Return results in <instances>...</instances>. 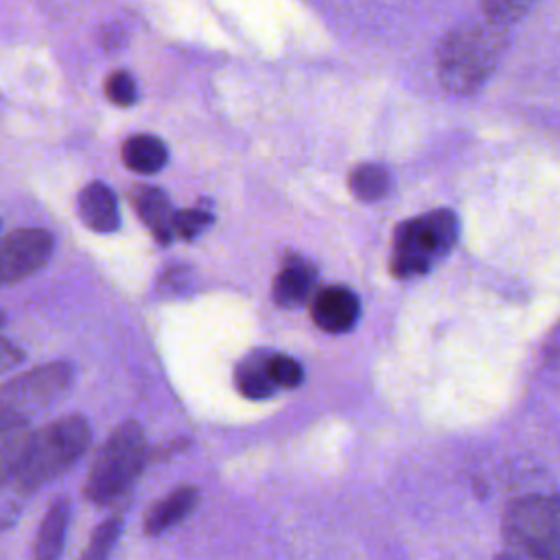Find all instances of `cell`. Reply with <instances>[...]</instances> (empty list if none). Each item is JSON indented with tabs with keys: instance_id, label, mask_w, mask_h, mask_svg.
<instances>
[{
	"instance_id": "277c9868",
	"label": "cell",
	"mask_w": 560,
	"mask_h": 560,
	"mask_svg": "<svg viewBox=\"0 0 560 560\" xmlns=\"http://www.w3.org/2000/svg\"><path fill=\"white\" fill-rule=\"evenodd\" d=\"M457 243V217L440 208L400 223L394 232L389 269L396 278H413L438 265Z\"/></svg>"
},
{
	"instance_id": "484cf974",
	"label": "cell",
	"mask_w": 560,
	"mask_h": 560,
	"mask_svg": "<svg viewBox=\"0 0 560 560\" xmlns=\"http://www.w3.org/2000/svg\"><path fill=\"white\" fill-rule=\"evenodd\" d=\"M0 228H2V221H0Z\"/></svg>"
},
{
	"instance_id": "ac0fdd59",
	"label": "cell",
	"mask_w": 560,
	"mask_h": 560,
	"mask_svg": "<svg viewBox=\"0 0 560 560\" xmlns=\"http://www.w3.org/2000/svg\"><path fill=\"white\" fill-rule=\"evenodd\" d=\"M120 532H122L120 516H109L103 523H98L96 529L92 532L83 553L79 556V560H109L112 551L120 538Z\"/></svg>"
},
{
	"instance_id": "cb8c5ba5",
	"label": "cell",
	"mask_w": 560,
	"mask_h": 560,
	"mask_svg": "<svg viewBox=\"0 0 560 560\" xmlns=\"http://www.w3.org/2000/svg\"><path fill=\"white\" fill-rule=\"evenodd\" d=\"M22 361H24V350L11 339L0 337V374L9 372L11 368H18Z\"/></svg>"
},
{
	"instance_id": "e0dca14e",
	"label": "cell",
	"mask_w": 560,
	"mask_h": 560,
	"mask_svg": "<svg viewBox=\"0 0 560 560\" xmlns=\"http://www.w3.org/2000/svg\"><path fill=\"white\" fill-rule=\"evenodd\" d=\"M350 190L361 201H378L392 190V175L381 164H361L350 173Z\"/></svg>"
},
{
	"instance_id": "52a82bcc",
	"label": "cell",
	"mask_w": 560,
	"mask_h": 560,
	"mask_svg": "<svg viewBox=\"0 0 560 560\" xmlns=\"http://www.w3.org/2000/svg\"><path fill=\"white\" fill-rule=\"evenodd\" d=\"M55 236L44 228H18L0 236V284H20L48 265Z\"/></svg>"
},
{
	"instance_id": "7c38bea8",
	"label": "cell",
	"mask_w": 560,
	"mask_h": 560,
	"mask_svg": "<svg viewBox=\"0 0 560 560\" xmlns=\"http://www.w3.org/2000/svg\"><path fill=\"white\" fill-rule=\"evenodd\" d=\"M31 438L33 429L28 418L0 411V488L15 477Z\"/></svg>"
},
{
	"instance_id": "8fae6325",
	"label": "cell",
	"mask_w": 560,
	"mask_h": 560,
	"mask_svg": "<svg viewBox=\"0 0 560 560\" xmlns=\"http://www.w3.org/2000/svg\"><path fill=\"white\" fill-rule=\"evenodd\" d=\"M70 499L68 497H57L39 527L33 540V560H59L66 547V536H68V525H70Z\"/></svg>"
},
{
	"instance_id": "2e32d148",
	"label": "cell",
	"mask_w": 560,
	"mask_h": 560,
	"mask_svg": "<svg viewBox=\"0 0 560 560\" xmlns=\"http://www.w3.org/2000/svg\"><path fill=\"white\" fill-rule=\"evenodd\" d=\"M122 162L129 171L140 173V175H153L162 171L168 162V149L166 144L149 133H138L131 136L122 142L120 149Z\"/></svg>"
},
{
	"instance_id": "5bb4252c",
	"label": "cell",
	"mask_w": 560,
	"mask_h": 560,
	"mask_svg": "<svg viewBox=\"0 0 560 560\" xmlns=\"http://www.w3.org/2000/svg\"><path fill=\"white\" fill-rule=\"evenodd\" d=\"M199 490L195 486H182L173 492H168L164 499L151 505V510L144 516V532L149 536H158L173 525L182 523L197 505Z\"/></svg>"
},
{
	"instance_id": "4fadbf2b",
	"label": "cell",
	"mask_w": 560,
	"mask_h": 560,
	"mask_svg": "<svg viewBox=\"0 0 560 560\" xmlns=\"http://www.w3.org/2000/svg\"><path fill=\"white\" fill-rule=\"evenodd\" d=\"M131 199H133V208H136L138 217L151 230L153 238L160 245L171 243L175 210H173L166 192L160 188H153V186H140L133 190Z\"/></svg>"
},
{
	"instance_id": "ba28073f",
	"label": "cell",
	"mask_w": 560,
	"mask_h": 560,
	"mask_svg": "<svg viewBox=\"0 0 560 560\" xmlns=\"http://www.w3.org/2000/svg\"><path fill=\"white\" fill-rule=\"evenodd\" d=\"M308 302L315 326L330 335L348 332L361 315L359 298L346 287H324L315 291Z\"/></svg>"
},
{
	"instance_id": "d6986e66",
	"label": "cell",
	"mask_w": 560,
	"mask_h": 560,
	"mask_svg": "<svg viewBox=\"0 0 560 560\" xmlns=\"http://www.w3.org/2000/svg\"><path fill=\"white\" fill-rule=\"evenodd\" d=\"M534 4H536V0H481V13H483V18L510 28Z\"/></svg>"
},
{
	"instance_id": "3957f363",
	"label": "cell",
	"mask_w": 560,
	"mask_h": 560,
	"mask_svg": "<svg viewBox=\"0 0 560 560\" xmlns=\"http://www.w3.org/2000/svg\"><path fill=\"white\" fill-rule=\"evenodd\" d=\"M149 459L144 429L136 420L118 424L105 444L83 483V497L94 505H105L131 488Z\"/></svg>"
},
{
	"instance_id": "ffe728a7",
	"label": "cell",
	"mask_w": 560,
	"mask_h": 560,
	"mask_svg": "<svg viewBox=\"0 0 560 560\" xmlns=\"http://www.w3.org/2000/svg\"><path fill=\"white\" fill-rule=\"evenodd\" d=\"M212 225V214L201 208H188V210H175L173 217V236L192 241L197 238L206 228Z\"/></svg>"
},
{
	"instance_id": "6da1fadb",
	"label": "cell",
	"mask_w": 560,
	"mask_h": 560,
	"mask_svg": "<svg viewBox=\"0 0 560 560\" xmlns=\"http://www.w3.org/2000/svg\"><path fill=\"white\" fill-rule=\"evenodd\" d=\"M508 26L488 18L451 28L435 50V70L442 88L453 96L475 94L492 74L508 48Z\"/></svg>"
},
{
	"instance_id": "5b68a950",
	"label": "cell",
	"mask_w": 560,
	"mask_h": 560,
	"mask_svg": "<svg viewBox=\"0 0 560 560\" xmlns=\"http://www.w3.org/2000/svg\"><path fill=\"white\" fill-rule=\"evenodd\" d=\"M503 534L516 560H560V505L556 497L525 494L508 503Z\"/></svg>"
},
{
	"instance_id": "7a4b0ae2",
	"label": "cell",
	"mask_w": 560,
	"mask_h": 560,
	"mask_svg": "<svg viewBox=\"0 0 560 560\" xmlns=\"http://www.w3.org/2000/svg\"><path fill=\"white\" fill-rule=\"evenodd\" d=\"M92 429L81 413H68L48 422L39 431H33L26 455L9 486L26 499L44 483L70 470L88 451Z\"/></svg>"
},
{
	"instance_id": "44dd1931",
	"label": "cell",
	"mask_w": 560,
	"mask_h": 560,
	"mask_svg": "<svg viewBox=\"0 0 560 560\" xmlns=\"http://www.w3.org/2000/svg\"><path fill=\"white\" fill-rule=\"evenodd\" d=\"M269 374H271V381H273L276 389L278 387L293 389V387H298L304 381L302 365L293 357H289V354L271 352L269 354Z\"/></svg>"
},
{
	"instance_id": "7402d4cb",
	"label": "cell",
	"mask_w": 560,
	"mask_h": 560,
	"mask_svg": "<svg viewBox=\"0 0 560 560\" xmlns=\"http://www.w3.org/2000/svg\"><path fill=\"white\" fill-rule=\"evenodd\" d=\"M105 94L118 107H131L138 101V85L127 70H116L105 79Z\"/></svg>"
},
{
	"instance_id": "9c48e42d",
	"label": "cell",
	"mask_w": 560,
	"mask_h": 560,
	"mask_svg": "<svg viewBox=\"0 0 560 560\" xmlns=\"http://www.w3.org/2000/svg\"><path fill=\"white\" fill-rule=\"evenodd\" d=\"M315 280H317V271L306 258L298 254L287 256L280 271L273 278L271 298L278 306H284V308L300 306L308 302L311 295L315 293Z\"/></svg>"
},
{
	"instance_id": "9a60e30c",
	"label": "cell",
	"mask_w": 560,
	"mask_h": 560,
	"mask_svg": "<svg viewBox=\"0 0 560 560\" xmlns=\"http://www.w3.org/2000/svg\"><path fill=\"white\" fill-rule=\"evenodd\" d=\"M269 350H256L243 357L234 370L236 389L249 400H262L273 396L276 385L269 374Z\"/></svg>"
},
{
	"instance_id": "8992f818",
	"label": "cell",
	"mask_w": 560,
	"mask_h": 560,
	"mask_svg": "<svg viewBox=\"0 0 560 560\" xmlns=\"http://www.w3.org/2000/svg\"><path fill=\"white\" fill-rule=\"evenodd\" d=\"M74 381V368L68 361H50L15 374L0 385V411L31 418L61 400Z\"/></svg>"
},
{
	"instance_id": "30bf717a",
	"label": "cell",
	"mask_w": 560,
	"mask_h": 560,
	"mask_svg": "<svg viewBox=\"0 0 560 560\" xmlns=\"http://www.w3.org/2000/svg\"><path fill=\"white\" fill-rule=\"evenodd\" d=\"M77 210L81 221L101 234L114 232L120 225V214H118V201L114 190L103 184V182H92L88 184L77 199Z\"/></svg>"
},
{
	"instance_id": "603a6c76",
	"label": "cell",
	"mask_w": 560,
	"mask_h": 560,
	"mask_svg": "<svg viewBox=\"0 0 560 560\" xmlns=\"http://www.w3.org/2000/svg\"><path fill=\"white\" fill-rule=\"evenodd\" d=\"M9 486V483H7ZM11 488V486H9ZM22 503H24V497L18 494L13 488L11 492L2 494L0 497V532L11 527L15 523V518L20 516V510H22Z\"/></svg>"
},
{
	"instance_id": "d4e9b609",
	"label": "cell",
	"mask_w": 560,
	"mask_h": 560,
	"mask_svg": "<svg viewBox=\"0 0 560 560\" xmlns=\"http://www.w3.org/2000/svg\"><path fill=\"white\" fill-rule=\"evenodd\" d=\"M497 560H516V558H514V556H510V553H499V556H497Z\"/></svg>"
}]
</instances>
